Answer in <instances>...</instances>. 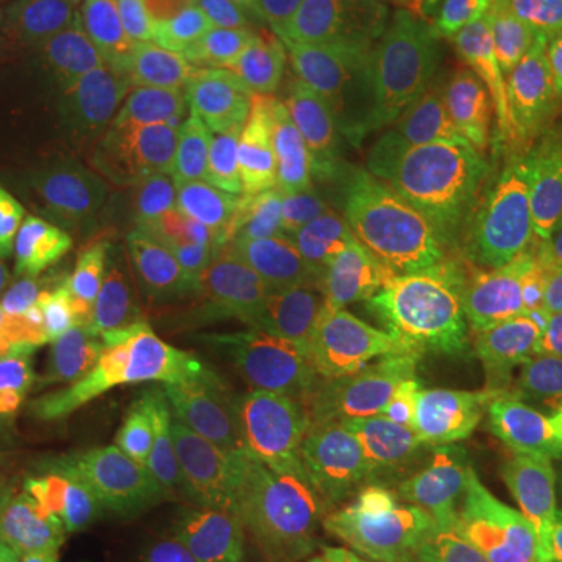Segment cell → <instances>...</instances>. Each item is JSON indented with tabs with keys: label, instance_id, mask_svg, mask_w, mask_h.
I'll return each mask as SVG.
<instances>
[{
	"label": "cell",
	"instance_id": "8992f818",
	"mask_svg": "<svg viewBox=\"0 0 562 562\" xmlns=\"http://www.w3.org/2000/svg\"><path fill=\"white\" fill-rule=\"evenodd\" d=\"M132 0H25L7 16L10 69L29 94H81L150 32Z\"/></svg>",
	"mask_w": 562,
	"mask_h": 562
},
{
	"label": "cell",
	"instance_id": "74e56055",
	"mask_svg": "<svg viewBox=\"0 0 562 562\" xmlns=\"http://www.w3.org/2000/svg\"><path fill=\"white\" fill-rule=\"evenodd\" d=\"M375 3H379V7H384V10H391V7H394V0H375Z\"/></svg>",
	"mask_w": 562,
	"mask_h": 562
},
{
	"label": "cell",
	"instance_id": "d4e9b609",
	"mask_svg": "<svg viewBox=\"0 0 562 562\" xmlns=\"http://www.w3.org/2000/svg\"><path fill=\"white\" fill-rule=\"evenodd\" d=\"M50 428L47 413L0 372V516L10 519L29 501L32 472Z\"/></svg>",
	"mask_w": 562,
	"mask_h": 562
},
{
	"label": "cell",
	"instance_id": "f546056e",
	"mask_svg": "<svg viewBox=\"0 0 562 562\" xmlns=\"http://www.w3.org/2000/svg\"><path fill=\"white\" fill-rule=\"evenodd\" d=\"M543 257L553 316V375L562 382V201L553 194L543 198Z\"/></svg>",
	"mask_w": 562,
	"mask_h": 562
},
{
	"label": "cell",
	"instance_id": "5bb4252c",
	"mask_svg": "<svg viewBox=\"0 0 562 562\" xmlns=\"http://www.w3.org/2000/svg\"><path fill=\"white\" fill-rule=\"evenodd\" d=\"M347 362L353 375L350 419L419 453L438 482V472L460 441L479 394L406 360L347 357Z\"/></svg>",
	"mask_w": 562,
	"mask_h": 562
},
{
	"label": "cell",
	"instance_id": "484cf974",
	"mask_svg": "<svg viewBox=\"0 0 562 562\" xmlns=\"http://www.w3.org/2000/svg\"><path fill=\"white\" fill-rule=\"evenodd\" d=\"M220 487L210 479L176 487L160 503L150 538L135 562H206L213 543V519H216Z\"/></svg>",
	"mask_w": 562,
	"mask_h": 562
},
{
	"label": "cell",
	"instance_id": "ffe728a7",
	"mask_svg": "<svg viewBox=\"0 0 562 562\" xmlns=\"http://www.w3.org/2000/svg\"><path fill=\"white\" fill-rule=\"evenodd\" d=\"M484 257L431 269L422 281L409 362L443 382L482 387V350L475 328V291Z\"/></svg>",
	"mask_w": 562,
	"mask_h": 562
},
{
	"label": "cell",
	"instance_id": "ac0fdd59",
	"mask_svg": "<svg viewBox=\"0 0 562 562\" xmlns=\"http://www.w3.org/2000/svg\"><path fill=\"white\" fill-rule=\"evenodd\" d=\"M425 47L394 10H379L338 38L310 41L303 81L331 101L366 106L401 79Z\"/></svg>",
	"mask_w": 562,
	"mask_h": 562
},
{
	"label": "cell",
	"instance_id": "9a60e30c",
	"mask_svg": "<svg viewBox=\"0 0 562 562\" xmlns=\"http://www.w3.org/2000/svg\"><path fill=\"white\" fill-rule=\"evenodd\" d=\"M254 497L276 562H394L362 538L331 491L291 462H260Z\"/></svg>",
	"mask_w": 562,
	"mask_h": 562
},
{
	"label": "cell",
	"instance_id": "7c38bea8",
	"mask_svg": "<svg viewBox=\"0 0 562 562\" xmlns=\"http://www.w3.org/2000/svg\"><path fill=\"white\" fill-rule=\"evenodd\" d=\"M372 179H322L279 172L262 179L222 247L306 250L338 247L360 257L372 225Z\"/></svg>",
	"mask_w": 562,
	"mask_h": 562
},
{
	"label": "cell",
	"instance_id": "4dcf8cb0",
	"mask_svg": "<svg viewBox=\"0 0 562 562\" xmlns=\"http://www.w3.org/2000/svg\"><path fill=\"white\" fill-rule=\"evenodd\" d=\"M516 35L541 50L547 66L562 60V0H516Z\"/></svg>",
	"mask_w": 562,
	"mask_h": 562
},
{
	"label": "cell",
	"instance_id": "1f68e13d",
	"mask_svg": "<svg viewBox=\"0 0 562 562\" xmlns=\"http://www.w3.org/2000/svg\"><path fill=\"white\" fill-rule=\"evenodd\" d=\"M206 562H260V557L238 531H220V535H213Z\"/></svg>",
	"mask_w": 562,
	"mask_h": 562
},
{
	"label": "cell",
	"instance_id": "8fae6325",
	"mask_svg": "<svg viewBox=\"0 0 562 562\" xmlns=\"http://www.w3.org/2000/svg\"><path fill=\"white\" fill-rule=\"evenodd\" d=\"M394 135L366 110L331 101L313 88L269 85L254 150L266 172L322 179H372Z\"/></svg>",
	"mask_w": 562,
	"mask_h": 562
},
{
	"label": "cell",
	"instance_id": "44dd1931",
	"mask_svg": "<svg viewBox=\"0 0 562 562\" xmlns=\"http://www.w3.org/2000/svg\"><path fill=\"white\" fill-rule=\"evenodd\" d=\"M276 460L297 465L325 491L397 487V491H416L435 497V472L419 453L362 428L353 419L325 428L316 441L301 447L297 453Z\"/></svg>",
	"mask_w": 562,
	"mask_h": 562
},
{
	"label": "cell",
	"instance_id": "ba28073f",
	"mask_svg": "<svg viewBox=\"0 0 562 562\" xmlns=\"http://www.w3.org/2000/svg\"><path fill=\"white\" fill-rule=\"evenodd\" d=\"M144 497V475L120 453L54 431L29 484V547L35 553H79Z\"/></svg>",
	"mask_w": 562,
	"mask_h": 562
},
{
	"label": "cell",
	"instance_id": "3957f363",
	"mask_svg": "<svg viewBox=\"0 0 562 562\" xmlns=\"http://www.w3.org/2000/svg\"><path fill=\"white\" fill-rule=\"evenodd\" d=\"M257 150L206 132L125 176L122 235L157 291L191 288L260 188Z\"/></svg>",
	"mask_w": 562,
	"mask_h": 562
},
{
	"label": "cell",
	"instance_id": "30bf717a",
	"mask_svg": "<svg viewBox=\"0 0 562 562\" xmlns=\"http://www.w3.org/2000/svg\"><path fill=\"white\" fill-rule=\"evenodd\" d=\"M543 472H562V382L557 375L479 394L460 441L438 472L435 494Z\"/></svg>",
	"mask_w": 562,
	"mask_h": 562
},
{
	"label": "cell",
	"instance_id": "9c48e42d",
	"mask_svg": "<svg viewBox=\"0 0 562 562\" xmlns=\"http://www.w3.org/2000/svg\"><path fill=\"white\" fill-rule=\"evenodd\" d=\"M162 47L220 138L254 150L269 85L247 60L232 0H169Z\"/></svg>",
	"mask_w": 562,
	"mask_h": 562
},
{
	"label": "cell",
	"instance_id": "7402d4cb",
	"mask_svg": "<svg viewBox=\"0 0 562 562\" xmlns=\"http://www.w3.org/2000/svg\"><path fill=\"white\" fill-rule=\"evenodd\" d=\"M525 562H562V472L453 487Z\"/></svg>",
	"mask_w": 562,
	"mask_h": 562
},
{
	"label": "cell",
	"instance_id": "7a4b0ae2",
	"mask_svg": "<svg viewBox=\"0 0 562 562\" xmlns=\"http://www.w3.org/2000/svg\"><path fill=\"white\" fill-rule=\"evenodd\" d=\"M57 379L79 425L132 453L179 438L213 394L210 362L144 316L72 335L57 353Z\"/></svg>",
	"mask_w": 562,
	"mask_h": 562
},
{
	"label": "cell",
	"instance_id": "2e32d148",
	"mask_svg": "<svg viewBox=\"0 0 562 562\" xmlns=\"http://www.w3.org/2000/svg\"><path fill=\"white\" fill-rule=\"evenodd\" d=\"M509 72L513 63H506L503 57L425 54L362 110L394 138H419V135L453 138L494 98V91Z\"/></svg>",
	"mask_w": 562,
	"mask_h": 562
},
{
	"label": "cell",
	"instance_id": "e0dca14e",
	"mask_svg": "<svg viewBox=\"0 0 562 562\" xmlns=\"http://www.w3.org/2000/svg\"><path fill=\"white\" fill-rule=\"evenodd\" d=\"M422 260L382 216L357 262V291L344 353L350 360H406L422 294Z\"/></svg>",
	"mask_w": 562,
	"mask_h": 562
},
{
	"label": "cell",
	"instance_id": "4fadbf2b",
	"mask_svg": "<svg viewBox=\"0 0 562 562\" xmlns=\"http://www.w3.org/2000/svg\"><path fill=\"white\" fill-rule=\"evenodd\" d=\"M453 138L469 144L506 188L550 184L562 169V79L550 66H513Z\"/></svg>",
	"mask_w": 562,
	"mask_h": 562
},
{
	"label": "cell",
	"instance_id": "f1b7e54d",
	"mask_svg": "<svg viewBox=\"0 0 562 562\" xmlns=\"http://www.w3.org/2000/svg\"><path fill=\"white\" fill-rule=\"evenodd\" d=\"M375 0H294V13L306 41H328L379 13Z\"/></svg>",
	"mask_w": 562,
	"mask_h": 562
},
{
	"label": "cell",
	"instance_id": "277c9868",
	"mask_svg": "<svg viewBox=\"0 0 562 562\" xmlns=\"http://www.w3.org/2000/svg\"><path fill=\"white\" fill-rule=\"evenodd\" d=\"M372 191L422 266L441 269L487 254L506 184L460 138L419 135L391 140Z\"/></svg>",
	"mask_w": 562,
	"mask_h": 562
},
{
	"label": "cell",
	"instance_id": "f35d334b",
	"mask_svg": "<svg viewBox=\"0 0 562 562\" xmlns=\"http://www.w3.org/2000/svg\"><path fill=\"white\" fill-rule=\"evenodd\" d=\"M550 69H553V72H557V76H560V79H562V60L557 63V66H550Z\"/></svg>",
	"mask_w": 562,
	"mask_h": 562
},
{
	"label": "cell",
	"instance_id": "836d02e7",
	"mask_svg": "<svg viewBox=\"0 0 562 562\" xmlns=\"http://www.w3.org/2000/svg\"><path fill=\"white\" fill-rule=\"evenodd\" d=\"M22 88L13 69H10V57H7V20L0 16V116L13 106V101L20 98Z\"/></svg>",
	"mask_w": 562,
	"mask_h": 562
},
{
	"label": "cell",
	"instance_id": "e575fe53",
	"mask_svg": "<svg viewBox=\"0 0 562 562\" xmlns=\"http://www.w3.org/2000/svg\"><path fill=\"white\" fill-rule=\"evenodd\" d=\"M0 562H20V547L3 522H0Z\"/></svg>",
	"mask_w": 562,
	"mask_h": 562
},
{
	"label": "cell",
	"instance_id": "cb8c5ba5",
	"mask_svg": "<svg viewBox=\"0 0 562 562\" xmlns=\"http://www.w3.org/2000/svg\"><path fill=\"white\" fill-rule=\"evenodd\" d=\"M247 60L266 85H297L310 41L294 0H232Z\"/></svg>",
	"mask_w": 562,
	"mask_h": 562
},
{
	"label": "cell",
	"instance_id": "d590c367",
	"mask_svg": "<svg viewBox=\"0 0 562 562\" xmlns=\"http://www.w3.org/2000/svg\"><path fill=\"white\" fill-rule=\"evenodd\" d=\"M38 562H91V560H79L76 553H44Z\"/></svg>",
	"mask_w": 562,
	"mask_h": 562
},
{
	"label": "cell",
	"instance_id": "52a82bcc",
	"mask_svg": "<svg viewBox=\"0 0 562 562\" xmlns=\"http://www.w3.org/2000/svg\"><path fill=\"white\" fill-rule=\"evenodd\" d=\"M79 98L88 128L125 176L184 140L213 132L201 103L166 57L160 25H150L138 54L88 85Z\"/></svg>",
	"mask_w": 562,
	"mask_h": 562
},
{
	"label": "cell",
	"instance_id": "4316f807",
	"mask_svg": "<svg viewBox=\"0 0 562 562\" xmlns=\"http://www.w3.org/2000/svg\"><path fill=\"white\" fill-rule=\"evenodd\" d=\"M425 54L438 57H503L501 38L482 13L462 0H394L391 7Z\"/></svg>",
	"mask_w": 562,
	"mask_h": 562
},
{
	"label": "cell",
	"instance_id": "d6a6232c",
	"mask_svg": "<svg viewBox=\"0 0 562 562\" xmlns=\"http://www.w3.org/2000/svg\"><path fill=\"white\" fill-rule=\"evenodd\" d=\"M462 3H469L475 13H482L491 25H501L503 32L516 35V0H462Z\"/></svg>",
	"mask_w": 562,
	"mask_h": 562
},
{
	"label": "cell",
	"instance_id": "6da1fadb",
	"mask_svg": "<svg viewBox=\"0 0 562 562\" xmlns=\"http://www.w3.org/2000/svg\"><path fill=\"white\" fill-rule=\"evenodd\" d=\"M357 254L220 247L188 288L181 328L232 369L266 372L310 347H347Z\"/></svg>",
	"mask_w": 562,
	"mask_h": 562
},
{
	"label": "cell",
	"instance_id": "d6986e66",
	"mask_svg": "<svg viewBox=\"0 0 562 562\" xmlns=\"http://www.w3.org/2000/svg\"><path fill=\"white\" fill-rule=\"evenodd\" d=\"M266 372V428L276 457H291L325 428L350 419L353 375L341 347H310Z\"/></svg>",
	"mask_w": 562,
	"mask_h": 562
},
{
	"label": "cell",
	"instance_id": "8d00e7d4",
	"mask_svg": "<svg viewBox=\"0 0 562 562\" xmlns=\"http://www.w3.org/2000/svg\"><path fill=\"white\" fill-rule=\"evenodd\" d=\"M132 3H135V7H140L144 13H154V10L160 7L162 0H132Z\"/></svg>",
	"mask_w": 562,
	"mask_h": 562
},
{
	"label": "cell",
	"instance_id": "5b68a950",
	"mask_svg": "<svg viewBox=\"0 0 562 562\" xmlns=\"http://www.w3.org/2000/svg\"><path fill=\"white\" fill-rule=\"evenodd\" d=\"M543 198V188H506L501 222L484 254L475 291V328L487 391L553 375Z\"/></svg>",
	"mask_w": 562,
	"mask_h": 562
},
{
	"label": "cell",
	"instance_id": "ab89813d",
	"mask_svg": "<svg viewBox=\"0 0 562 562\" xmlns=\"http://www.w3.org/2000/svg\"><path fill=\"white\" fill-rule=\"evenodd\" d=\"M135 560H138V557H128V560H125V562H135Z\"/></svg>",
	"mask_w": 562,
	"mask_h": 562
},
{
	"label": "cell",
	"instance_id": "83f0119b",
	"mask_svg": "<svg viewBox=\"0 0 562 562\" xmlns=\"http://www.w3.org/2000/svg\"><path fill=\"white\" fill-rule=\"evenodd\" d=\"M331 494L350 513L362 538L394 562L406 541L419 531V525L425 522L435 503L431 494L397 491V487H347V491H331Z\"/></svg>",
	"mask_w": 562,
	"mask_h": 562
},
{
	"label": "cell",
	"instance_id": "603a6c76",
	"mask_svg": "<svg viewBox=\"0 0 562 562\" xmlns=\"http://www.w3.org/2000/svg\"><path fill=\"white\" fill-rule=\"evenodd\" d=\"M397 562H525L497 528L462 503L453 491L435 497L419 531L406 541Z\"/></svg>",
	"mask_w": 562,
	"mask_h": 562
}]
</instances>
